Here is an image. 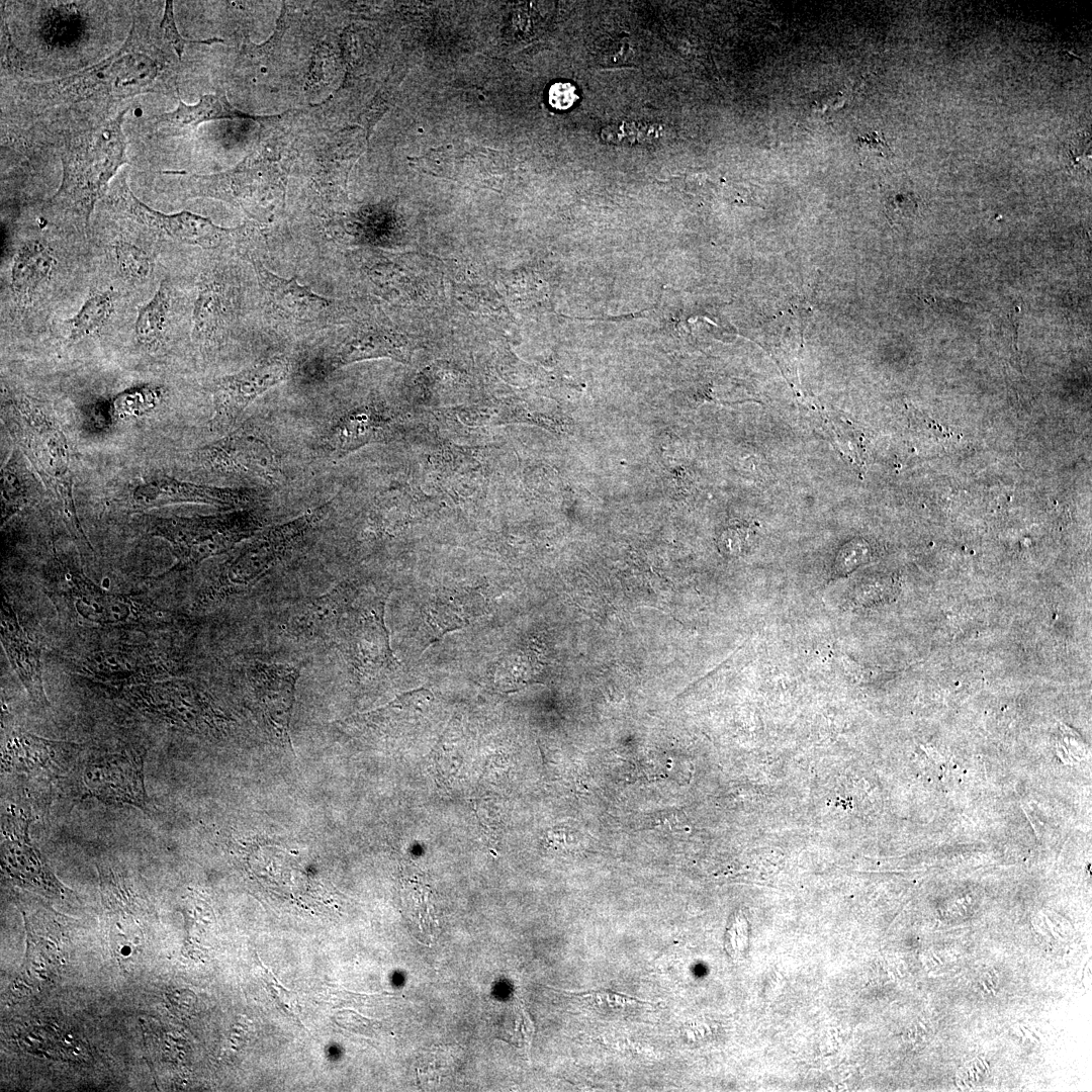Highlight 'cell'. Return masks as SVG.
Here are the masks:
<instances>
[{
    "label": "cell",
    "mask_w": 1092,
    "mask_h": 1092,
    "mask_svg": "<svg viewBox=\"0 0 1092 1092\" xmlns=\"http://www.w3.org/2000/svg\"><path fill=\"white\" fill-rule=\"evenodd\" d=\"M573 996L580 997L587 1001L589 1005L596 1007L603 1012H625L638 1007H646L652 1005L649 1002L638 1000L637 998L630 997L626 994L612 992L609 990H593L587 992H567Z\"/></svg>",
    "instance_id": "26"
},
{
    "label": "cell",
    "mask_w": 1092,
    "mask_h": 1092,
    "mask_svg": "<svg viewBox=\"0 0 1092 1092\" xmlns=\"http://www.w3.org/2000/svg\"><path fill=\"white\" fill-rule=\"evenodd\" d=\"M160 390L156 387L143 386L131 388L120 393L112 401V407L117 414H133L151 407L159 400Z\"/></svg>",
    "instance_id": "28"
},
{
    "label": "cell",
    "mask_w": 1092,
    "mask_h": 1092,
    "mask_svg": "<svg viewBox=\"0 0 1092 1092\" xmlns=\"http://www.w3.org/2000/svg\"><path fill=\"white\" fill-rule=\"evenodd\" d=\"M105 197L116 213L181 244L216 249L242 237L245 232L244 226H218L208 217L186 210L164 213L153 209L133 194L123 175L113 182Z\"/></svg>",
    "instance_id": "5"
},
{
    "label": "cell",
    "mask_w": 1092,
    "mask_h": 1092,
    "mask_svg": "<svg viewBox=\"0 0 1092 1092\" xmlns=\"http://www.w3.org/2000/svg\"><path fill=\"white\" fill-rule=\"evenodd\" d=\"M353 597L351 589L338 586L301 604L288 620L289 633L307 641L334 640L342 617Z\"/></svg>",
    "instance_id": "15"
},
{
    "label": "cell",
    "mask_w": 1092,
    "mask_h": 1092,
    "mask_svg": "<svg viewBox=\"0 0 1092 1092\" xmlns=\"http://www.w3.org/2000/svg\"><path fill=\"white\" fill-rule=\"evenodd\" d=\"M115 264L120 275L131 283H142L150 278L154 261L150 253L131 241L119 239L112 246Z\"/></svg>",
    "instance_id": "24"
},
{
    "label": "cell",
    "mask_w": 1092,
    "mask_h": 1092,
    "mask_svg": "<svg viewBox=\"0 0 1092 1092\" xmlns=\"http://www.w3.org/2000/svg\"><path fill=\"white\" fill-rule=\"evenodd\" d=\"M664 127L658 123L643 121H617L604 126L600 131L602 141L621 147L647 146L659 141Z\"/></svg>",
    "instance_id": "23"
},
{
    "label": "cell",
    "mask_w": 1092,
    "mask_h": 1092,
    "mask_svg": "<svg viewBox=\"0 0 1092 1092\" xmlns=\"http://www.w3.org/2000/svg\"><path fill=\"white\" fill-rule=\"evenodd\" d=\"M1021 1029L1025 1031V1034H1026V1035H1027V1036H1028V1037H1029V1038H1030V1039L1032 1040V1041H1034V1042H1038V1041H1037V1040H1036V1039H1035V1038H1034V1037H1033V1036H1032V1035H1031V1034L1029 1033V1031H1028V1030H1026V1029H1025L1024 1027H1022V1026H1021Z\"/></svg>",
    "instance_id": "34"
},
{
    "label": "cell",
    "mask_w": 1092,
    "mask_h": 1092,
    "mask_svg": "<svg viewBox=\"0 0 1092 1092\" xmlns=\"http://www.w3.org/2000/svg\"><path fill=\"white\" fill-rule=\"evenodd\" d=\"M870 548L863 540L857 539L846 543L836 556L834 563L838 574H846L869 559Z\"/></svg>",
    "instance_id": "30"
},
{
    "label": "cell",
    "mask_w": 1092,
    "mask_h": 1092,
    "mask_svg": "<svg viewBox=\"0 0 1092 1092\" xmlns=\"http://www.w3.org/2000/svg\"><path fill=\"white\" fill-rule=\"evenodd\" d=\"M173 525L181 555L186 560L199 561L250 537L261 523L253 512L242 511L223 517L182 519Z\"/></svg>",
    "instance_id": "10"
},
{
    "label": "cell",
    "mask_w": 1092,
    "mask_h": 1092,
    "mask_svg": "<svg viewBox=\"0 0 1092 1092\" xmlns=\"http://www.w3.org/2000/svg\"><path fill=\"white\" fill-rule=\"evenodd\" d=\"M171 310V288L163 280L153 296L138 308L134 336L140 345L152 349L161 343Z\"/></svg>",
    "instance_id": "21"
},
{
    "label": "cell",
    "mask_w": 1092,
    "mask_h": 1092,
    "mask_svg": "<svg viewBox=\"0 0 1092 1092\" xmlns=\"http://www.w3.org/2000/svg\"><path fill=\"white\" fill-rule=\"evenodd\" d=\"M856 146L859 154L862 156L887 157L892 155L891 149L883 134L876 131L859 136L856 141Z\"/></svg>",
    "instance_id": "32"
},
{
    "label": "cell",
    "mask_w": 1092,
    "mask_h": 1092,
    "mask_svg": "<svg viewBox=\"0 0 1092 1092\" xmlns=\"http://www.w3.org/2000/svg\"><path fill=\"white\" fill-rule=\"evenodd\" d=\"M57 266L54 249L44 240L25 241L15 252L10 270V290L19 305L30 303L53 277Z\"/></svg>",
    "instance_id": "16"
},
{
    "label": "cell",
    "mask_w": 1092,
    "mask_h": 1092,
    "mask_svg": "<svg viewBox=\"0 0 1092 1092\" xmlns=\"http://www.w3.org/2000/svg\"><path fill=\"white\" fill-rule=\"evenodd\" d=\"M175 67L148 24L132 18L116 52L70 76L21 86L18 105L36 117L76 114L101 122L119 102L169 85Z\"/></svg>",
    "instance_id": "1"
},
{
    "label": "cell",
    "mask_w": 1092,
    "mask_h": 1092,
    "mask_svg": "<svg viewBox=\"0 0 1092 1092\" xmlns=\"http://www.w3.org/2000/svg\"><path fill=\"white\" fill-rule=\"evenodd\" d=\"M330 507L331 502L255 536L232 561L231 579L236 583L248 585L261 578L324 518Z\"/></svg>",
    "instance_id": "7"
},
{
    "label": "cell",
    "mask_w": 1092,
    "mask_h": 1092,
    "mask_svg": "<svg viewBox=\"0 0 1092 1092\" xmlns=\"http://www.w3.org/2000/svg\"><path fill=\"white\" fill-rule=\"evenodd\" d=\"M2 858L11 875L43 888L49 886L51 889H59L58 882L46 861L29 842L26 823L12 822L5 828Z\"/></svg>",
    "instance_id": "17"
},
{
    "label": "cell",
    "mask_w": 1092,
    "mask_h": 1092,
    "mask_svg": "<svg viewBox=\"0 0 1092 1092\" xmlns=\"http://www.w3.org/2000/svg\"><path fill=\"white\" fill-rule=\"evenodd\" d=\"M142 755L115 753L88 760L82 772L83 796L144 808L147 796Z\"/></svg>",
    "instance_id": "11"
},
{
    "label": "cell",
    "mask_w": 1092,
    "mask_h": 1092,
    "mask_svg": "<svg viewBox=\"0 0 1092 1092\" xmlns=\"http://www.w3.org/2000/svg\"><path fill=\"white\" fill-rule=\"evenodd\" d=\"M203 455L221 471L269 480L279 476V465L272 449L248 428L239 429L206 447Z\"/></svg>",
    "instance_id": "13"
},
{
    "label": "cell",
    "mask_w": 1092,
    "mask_h": 1092,
    "mask_svg": "<svg viewBox=\"0 0 1092 1092\" xmlns=\"http://www.w3.org/2000/svg\"><path fill=\"white\" fill-rule=\"evenodd\" d=\"M290 372L289 361L280 356L263 359L246 369L218 378L213 385V428L229 431L241 414L258 396L284 381Z\"/></svg>",
    "instance_id": "9"
},
{
    "label": "cell",
    "mask_w": 1092,
    "mask_h": 1092,
    "mask_svg": "<svg viewBox=\"0 0 1092 1092\" xmlns=\"http://www.w3.org/2000/svg\"><path fill=\"white\" fill-rule=\"evenodd\" d=\"M175 173L181 176L179 187L185 199H218L243 209L255 219L273 214L284 205L287 170L257 152L219 173Z\"/></svg>",
    "instance_id": "3"
},
{
    "label": "cell",
    "mask_w": 1092,
    "mask_h": 1092,
    "mask_svg": "<svg viewBox=\"0 0 1092 1092\" xmlns=\"http://www.w3.org/2000/svg\"><path fill=\"white\" fill-rule=\"evenodd\" d=\"M301 665L263 663L249 666L248 677L257 706L271 732L290 745L289 724Z\"/></svg>",
    "instance_id": "12"
},
{
    "label": "cell",
    "mask_w": 1092,
    "mask_h": 1092,
    "mask_svg": "<svg viewBox=\"0 0 1092 1092\" xmlns=\"http://www.w3.org/2000/svg\"><path fill=\"white\" fill-rule=\"evenodd\" d=\"M534 669L531 657L526 652L515 650L496 662L492 673L500 688H512L528 680Z\"/></svg>",
    "instance_id": "25"
},
{
    "label": "cell",
    "mask_w": 1092,
    "mask_h": 1092,
    "mask_svg": "<svg viewBox=\"0 0 1092 1092\" xmlns=\"http://www.w3.org/2000/svg\"><path fill=\"white\" fill-rule=\"evenodd\" d=\"M975 1067H976L978 1073H981V1070L977 1067V1065H975Z\"/></svg>",
    "instance_id": "36"
},
{
    "label": "cell",
    "mask_w": 1092,
    "mask_h": 1092,
    "mask_svg": "<svg viewBox=\"0 0 1092 1092\" xmlns=\"http://www.w3.org/2000/svg\"><path fill=\"white\" fill-rule=\"evenodd\" d=\"M127 110L66 138L61 153L62 181L50 206L82 228L89 225L96 203L107 193L118 169L127 163L122 131Z\"/></svg>",
    "instance_id": "2"
},
{
    "label": "cell",
    "mask_w": 1092,
    "mask_h": 1092,
    "mask_svg": "<svg viewBox=\"0 0 1092 1092\" xmlns=\"http://www.w3.org/2000/svg\"><path fill=\"white\" fill-rule=\"evenodd\" d=\"M634 55L632 42L626 36L608 37L598 50V59L605 66H624L632 62Z\"/></svg>",
    "instance_id": "29"
},
{
    "label": "cell",
    "mask_w": 1092,
    "mask_h": 1092,
    "mask_svg": "<svg viewBox=\"0 0 1092 1092\" xmlns=\"http://www.w3.org/2000/svg\"><path fill=\"white\" fill-rule=\"evenodd\" d=\"M917 208V204L911 197L899 195L889 205L892 213L900 212L902 216H908Z\"/></svg>",
    "instance_id": "33"
},
{
    "label": "cell",
    "mask_w": 1092,
    "mask_h": 1092,
    "mask_svg": "<svg viewBox=\"0 0 1092 1092\" xmlns=\"http://www.w3.org/2000/svg\"><path fill=\"white\" fill-rule=\"evenodd\" d=\"M159 26L161 34L166 41L172 46L179 61H181L184 50L188 44H213L215 42H223V39L219 37L200 40H190L182 37L175 22L173 2L169 0L165 2L164 13Z\"/></svg>",
    "instance_id": "27"
},
{
    "label": "cell",
    "mask_w": 1092,
    "mask_h": 1092,
    "mask_svg": "<svg viewBox=\"0 0 1092 1092\" xmlns=\"http://www.w3.org/2000/svg\"><path fill=\"white\" fill-rule=\"evenodd\" d=\"M115 310V295L111 289L94 290L78 311L64 321L67 340L78 343L101 331Z\"/></svg>",
    "instance_id": "20"
},
{
    "label": "cell",
    "mask_w": 1092,
    "mask_h": 1092,
    "mask_svg": "<svg viewBox=\"0 0 1092 1092\" xmlns=\"http://www.w3.org/2000/svg\"><path fill=\"white\" fill-rule=\"evenodd\" d=\"M423 618L431 641H435L445 633L468 624V607L460 597L441 595L425 606Z\"/></svg>",
    "instance_id": "22"
},
{
    "label": "cell",
    "mask_w": 1092,
    "mask_h": 1092,
    "mask_svg": "<svg viewBox=\"0 0 1092 1092\" xmlns=\"http://www.w3.org/2000/svg\"><path fill=\"white\" fill-rule=\"evenodd\" d=\"M230 299L221 277L207 274L200 280L192 314V338L206 343L223 330L229 317Z\"/></svg>",
    "instance_id": "18"
},
{
    "label": "cell",
    "mask_w": 1092,
    "mask_h": 1092,
    "mask_svg": "<svg viewBox=\"0 0 1092 1092\" xmlns=\"http://www.w3.org/2000/svg\"><path fill=\"white\" fill-rule=\"evenodd\" d=\"M263 296L266 310L273 320L292 327L330 326L336 318L338 302L316 294L295 277L287 279L271 272L254 255H249Z\"/></svg>",
    "instance_id": "6"
},
{
    "label": "cell",
    "mask_w": 1092,
    "mask_h": 1092,
    "mask_svg": "<svg viewBox=\"0 0 1092 1092\" xmlns=\"http://www.w3.org/2000/svg\"><path fill=\"white\" fill-rule=\"evenodd\" d=\"M281 115H252L241 111L233 106L224 92L202 95L197 104L187 105L178 96V106L175 110L156 115L152 118V126L157 130L171 134H182L198 124L216 119H252L264 125H270L278 121Z\"/></svg>",
    "instance_id": "14"
},
{
    "label": "cell",
    "mask_w": 1092,
    "mask_h": 1092,
    "mask_svg": "<svg viewBox=\"0 0 1092 1092\" xmlns=\"http://www.w3.org/2000/svg\"><path fill=\"white\" fill-rule=\"evenodd\" d=\"M140 497H147V502L158 498L165 502H196L230 508H248L258 502L255 492L248 489L217 488L167 478L159 482L157 493Z\"/></svg>",
    "instance_id": "19"
},
{
    "label": "cell",
    "mask_w": 1092,
    "mask_h": 1092,
    "mask_svg": "<svg viewBox=\"0 0 1092 1092\" xmlns=\"http://www.w3.org/2000/svg\"><path fill=\"white\" fill-rule=\"evenodd\" d=\"M14 406L26 427L27 447L63 502L68 514L75 515L69 454L66 439L41 408L29 397L14 400Z\"/></svg>",
    "instance_id": "8"
},
{
    "label": "cell",
    "mask_w": 1092,
    "mask_h": 1092,
    "mask_svg": "<svg viewBox=\"0 0 1092 1092\" xmlns=\"http://www.w3.org/2000/svg\"><path fill=\"white\" fill-rule=\"evenodd\" d=\"M932 956H933V957H934V958H935V959H936V960L938 961V963H939V964H942V962H941V961H940V959H939V958H938V957H937V956L935 954V952H934V951H932Z\"/></svg>",
    "instance_id": "35"
},
{
    "label": "cell",
    "mask_w": 1092,
    "mask_h": 1092,
    "mask_svg": "<svg viewBox=\"0 0 1092 1092\" xmlns=\"http://www.w3.org/2000/svg\"><path fill=\"white\" fill-rule=\"evenodd\" d=\"M577 99L576 88L569 82H556L548 90V102L557 110L569 109Z\"/></svg>",
    "instance_id": "31"
},
{
    "label": "cell",
    "mask_w": 1092,
    "mask_h": 1092,
    "mask_svg": "<svg viewBox=\"0 0 1092 1092\" xmlns=\"http://www.w3.org/2000/svg\"><path fill=\"white\" fill-rule=\"evenodd\" d=\"M385 600L384 595L354 596L334 638L353 669L362 675H376L397 665L384 624Z\"/></svg>",
    "instance_id": "4"
}]
</instances>
